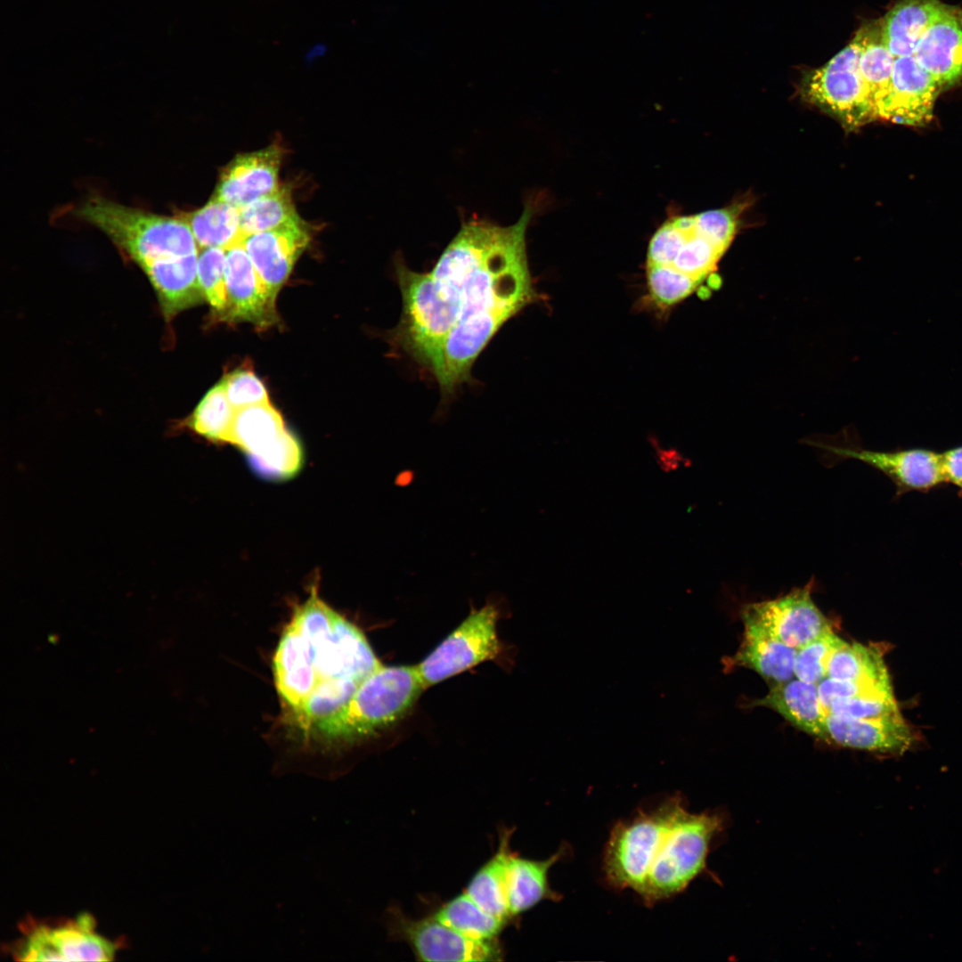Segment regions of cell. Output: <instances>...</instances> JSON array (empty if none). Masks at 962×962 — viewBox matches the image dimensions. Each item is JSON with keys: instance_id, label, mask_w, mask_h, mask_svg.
<instances>
[{"instance_id": "cell-31", "label": "cell", "mask_w": 962, "mask_h": 962, "mask_svg": "<svg viewBox=\"0 0 962 962\" xmlns=\"http://www.w3.org/2000/svg\"><path fill=\"white\" fill-rule=\"evenodd\" d=\"M648 298L660 309L669 308L690 295L701 280L667 265H647Z\"/></svg>"}, {"instance_id": "cell-39", "label": "cell", "mask_w": 962, "mask_h": 962, "mask_svg": "<svg viewBox=\"0 0 962 962\" xmlns=\"http://www.w3.org/2000/svg\"><path fill=\"white\" fill-rule=\"evenodd\" d=\"M735 208L709 210L695 215V228L722 251L730 244L738 225Z\"/></svg>"}, {"instance_id": "cell-33", "label": "cell", "mask_w": 962, "mask_h": 962, "mask_svg": "<svg viewBox=\"0 0 962 962\" xmlns=\"http://www.w3.org/2000/svg\"><path fill=\"white\" fill-rule=\"evenodd\" d=\"M249 459L251 467L262 477L281 479L298 472L302 452L298 439L287 429L270 450Z\"/></svg>"}, {"instance_id": "cell-43", "label": "cell", "mask_w": 962, "mask_h": 962, "mask_svg": "<svg viewBox=\"0 0 962 962\" xmlns=\"http://www.w3.org/2000/svg\"><path fill=\"white\" fill-rule=\"evenodd\" d=\"M960 488L962 489V486Z\"/></svg>"}, {"instance_id": "cell-22", "label": "cell", "mask_w": 962, "mask_h": 962, "mask_svg": "<svg viewBox=\"0 0 962 962\" xmlns=\"http://www.w3.org/2000/svg\"><path fill=\"white\" fill-rule=\"evenodd\" d=\"M512 830H504L496 852L473 876L465 893L482 909L507 921L510 917L507 896V864Z\"/></svg>"}, {"instance_id": "cell-34", "label": "cell", "mask_w": 962, "mask_h": 962, "mask_svg": "<svg viewBox=\"0 0 962 962\" xmlns=\"http://www.w3.org/2000/svg\"><path fill=\"white\" fill-rule=\"evenodd\" d=\"M844 640L836 635L832 627L821 635L797 649L795 676L802 681L818 684L827 677V667L834 649Z\"/></svg>"}, {"instance_id": "cell-11", "label": "cell", "mask_w": 962, "mask_h": 962, "mask_svg": "<svg viewBox=\"0 0 962 962\" xmlns=\"http://www.w3.org/2000/svg\"><path fill=\"white\" fill-rule=\"evenodd\" d=\"M824 740L836 745L877 753L901 754L911 748L917 735L901 712L872 717L852 718L827 713Z\"/></svg>"}, {"instance_id": "cell-23", "label": "cell", "mask_w": 962, "mask_h": 962, "mask_svg": "<svg viewBox=\"0 0 962 962\" xmlns=\"http://www.w3.org/2000/svg\"><path fill=\"white\" fill-rule=\"evenodd\" d=\"M287 431L279 412L271 404H257L235 410L230 443L249 458L270 450Z\"/></svg>"}, {"instance_id": "cell-16", "label": "cell", "mask_w": 962, "mask_h": 962, "mask_svg": "<svg viewBox=\"0 0 962 962\" xmlns=\"http://www.w3.org/2000/svg\"><path fill=\"white\" fill-rule=\"evenodd\" d=\"M941 87L962 78V10L947 5L919 39L913 53Z\"/></svg>"}, {"instance_id": "cell-41", "label": "cell", "mask_w": 962, "mask_h": 962, "mask_svg": "<svg viewBox=\"0 0 962 962\" xmlns=\"http://www.w3.org/2000/svg\"><path fill=\"white\" fill-rule=\"evenodd\" d=\"M942 469L946 483L962 486V445L941 453Z\"/></svg>"}, {"instance_id": "cell-26", "label": "cell", "mask_w": 962, "mask_h": 962, "mask_svg": "<svg viewBox=\"0 0 962 962\" xmlns=\"http://www.w3.org/2000/svg\"><path fill=\"white\" fill-rule=\"evenodd\" d=\"M860 31V70L876 110L889 91L896 57L884 42L881 21L870 23Z\"/></svg>"}, {"instance_id": "cell-17", "label": "cell", "mask_w": 962, "mask_h": 962, "mask_svg": "<svg viewBox=\"0 0 962 962\" xmlns=\"http://www.w3.org/2000/svg\"><path fill=\"white\" fill-rule=\"evenodd\" d=\"M741 616L745 626L742 641L729 664L754 671L770 686L795 678L797 649L782 642L756 620Z\"/></svg>"}, {"instance_id": "cell-6", "label": "cell", "mask_w": 962, "mask_h": 962, "mask_svg": "<svg viewBox=\"0 0 962 962\" xmlns=\"http://www.w3.org/2000/svg\"><path fill=\"white\" fill-rule=\"evenodd\" d=\"M862 34L826 65L807 72L802 79L803 98L831 114L848 129L876 117L874 104L860 70Z\"/></svg>"}, {"instance_id": "cell-18", "label": "cell", "mask_w": 962, "mask_h": 962, "mask_svg": "<svg viewBox=\"0 0 962 962\" xmlns=\"http://www.w3.org/2000/svg\"><path fill=\"white\" fill-rule=\"evenodd\" d=\"M756 705L774 710L797 729L824 740L825 712L816 683L795 677L770 686L767 695L756 701Z\"/></svg>"}, {"instance_id": "cell-3", "label": "cell", "mask_w": 962, "mask_h": 962, "mask_svg": "<svg viewBox=\"0 0 962 962\" xmlns=\"http://www.w3.org/2000/svg\"><path fill=\"white\" fill-rule=\"evenodd\" d=\"M722 828L717 814L689 812L681 796H671L615 825L603 859L606 880L648 906L674 896L705 869Z\"/></svg>"}, {"instance_id": "cell-12", "label": "cell", "mask_w": 962, "mask_h": 962, "mask_svg": "<svg viewBox=\"0 0 962 962\" xmlns=\"http://www.w3.org/2000/svg\"><path fill=\"white\" fill-rule=\"evenodd\" d=\"M939 84L913 55L896 57L891 85L876 114L896 123L924 126L933 118Z\"/></svg>"}, {"instance_id": "cell-13", "label": "cell", "mask_w": 962, "mask_h": 962, "mask_svg": "<svg viewBox=\"0 0 962 962\" xmlns=\"http://www.w3.org/2000/svg\"><path fill=\"white\" fill-rule=\"evenodd\" d=\"M226 307L220 318L264 328L278 321L275 299L240 242L225 249Z\"/></svg>"}, {"instance_id": "cell-4", "label": "cell", "mask_w": 962, "mask_h": 962, "mask_svg": "<svg viewBox=\"0 0 962 962\" xmlns=\"http://www.w3.org/2000/svg\"><path fill=\"white\" fill-rule=\"evenodd\" d=\"M75 215L102 231L148 277L167 319L203 301L197 275L199 247L188 224L102 197Z\"/></svg>"}, {"instance_id": "cell-37", "label": "cell", "mask_w": 962, "mask_h": 962, "mask_svg": "<svg viewBox=\"0 0 962 962\" xmlns=\"http://www.w3.org/2000/svg\"><path fill=\"white\" fill-rule=\"evenodd\" d=\"M686 238V227L682 216L664 222L650 240L647 265L670 266Z\"/></svg>"}, {"instance_id": "cell-40", "label": "cell", "mask_w": 962, "mask_h": 962, "mask_svg": "<svg viewBox=\"0 0 962 962\" xmlns=\"http://www.w3.org/2000/svg\"><path fill=\"white\" fill-rule=\"evenodd\" d=\"M648 442L656 464L662 472L672 474L691 465L690 459L677 447L663 445L655 436H649Z\"/></svg>"}, {"instance_id": "cell-7", "label": "cell", "mask_w": 962, "mask_h": 962, "mask_svg": "<svg viewBox=\"0 0 962 962\" xmlns=\"http://www.w3.org/2000/svg\"><path fill=\"white\" fill-rule=\"evenodd\" d=\"M498 607L490 602L470 614L422 661L415 664L425 689L494 659L501 651Z\"/></svg>"}, {"instance_id": "cell-28", "label": "cell", "mask_w": 962, "mask_h": 962, "mask_svg": "<svg viewBox=\"0 0 962 962\" xmlns=\"http://www.w3.org/2000/svg\"><path fill=\"white\" fill-rule=\"evenodd\" d=\"M301 220L293 205L291 192L286 186L240 209L241 233L244 236L279 228Z\"/></svg>"}, {"instance_id": "cell-24", "label": "cell", "mask_w": 962, "mask_h": 962, "mask_svg": "<svg viewBox=\"0 0 962 962\" xmlns=\"http://www.w3.org/2000/svg\"><path fill=\"white\" fill-rule=\"evenodd\" d=\"M178 216L190 226L199 249H227L243 238L240 209L215 198L195 211Z\"/></svg>"}, {"instance_id": "cell-21", "label": "cell", "mask_w": 962, "mask_h": 962, "mask_svg": "<svg viewBox=\"0 0 962 962\" xmlns=\"http://www.w3.org/2000/svg\"><path fill=\"white\" fill-rule=\"evenodd\" d=\"M94 919L86 913L74 921L50 928L43 925L53 961H110L116 947L94 932Z\"/></svg>"}, {"instance_id": "cell-20", "label": "cell", "mask_w": 962, "mask_h": 962, "mask_svg": "<svg viewBox=\"0 0 962 962\" xmlns=\"http://www.w3.org/2000/svg\"><path fill=\"white\" fill-rule=\"evenodd\" d=\"M940 0H900L883 18V39L895 56L913 55L929 26L942 12Z\"/></svg>"}, {"instance_id": "cell-27", "label": "cell", "mask_w": 962, "mask_h": 962, "mask_svg": "<svg viewBox=\"0 0 962 962\" xmlns=\"http://www.w3.org/2000/svg\"><path fill=\"white\" fill-rule=\"evenodd\" d=\"M433 916L464 936L484 941L495 940L507 922L482 909L465 892L444 903Z\"/></svg>"}, {"instance_id": "cell-10", "label": "cell", "mask_w": 962, "mask_h": 962, "mask_svg": "<svg viewBox=\"0 0 962 962\" xmlns=\"http://www.w3.org/2000/svg\"><path fill=\"white\" fill-rule=\"evenodd\" d=\"M829 452L838 461L854 459L882 472L896 486L897 496L912 492H927L946 483L941 453L924 448L870 451L856 446L811 444Z\"/></svg>"}, {"instance_id": "cell-32", "label": "cell", "mask_w": 962, "mask_h": 962, "mask_svg": "<svg viewBox=\"0 0 962 962\" xmlns=\"http://www.w3.org/2000/svg\"><path fill=\"white\" fill-rule=\"evenodd\" d=\"M198 281L204 299L219 316L226 307L225 249H199L197 262Z\"/></svg>"}, {"instance_id": "cell-9", "label": "cell", "mask_w": 962, "mask_h": 962, "mask_svg": "<svg viewBox=\"0 0 962 962\" xmlns=\"http://www.w3.org/2000/svg\"><path fill=\"white\" fill-rule=\"evenodd\" d=\"M814 585L811 578L806 585L785 595L749 603L741 615L756 620L782 642L799 649L832 627L812 599Z\"/></svg>"}, {"instance_id": "cell-35", "label": "cell", "mask_w": 962, "mask_h": 962, "mask_svg": "<svg viewBox=\"0 0 962 962\" xmlns=\"http://www.w3.org/2000/svg\"><path fill=\"white\" fill-rule=\"evenodd\" d=\"M221 382L230 404L235 410L270 403L264 383L250 369L234 370L227 373Z\"/></svg>"}, {"instance_id": "cell-2", "label": "cell", "mask_w": 962, "mask_h": 962, "mask_svg": "<svg viewBox=\"0 0 962 962\" xmlns=\"http://www.w3.org/2000/svg\"><path fill=\"white\" fill-rule=\"evenodd\" d=\"M381 665L364 633L322 600L314 585L281 633L273 674L287 720L307 733Z\"/></svg>"}, {"instance_id": "cell-30", "label": "cell", "mask_w": 962, "mask_h": 962, "mask_svg": "<svg viewBox=\"0 0 962 962\" xmlns=\"http://www.w3.org/2000/svg\"><path fill=\"white\" fill-rule=\"evenodd\" d=\"M682 219L686 238L670 266L702 281L715 270L723 251L697 232L695 216H682Z\"/></svg>"}, {"instance_id": "cell-8", "label": "cell", "mask_w": 962, "mask_h": 962, "mask_svg": "<svg viewBox=\"0 0 962 962\" xmlns=\"http://www.w3.org/2000/svg\"><path fill=\"white\" fill-rule=\"evenodd\" d=\"M390 933L404 941L421 961L484 962L501 959L495 940H476L458 933L434 916L412 918L397 908L389 911Z\"/></svg>"}, {"instance_id": "cell-5", "label": "cell", "mask_w": 962, "mask_h": 962, "mask_svg": "<svg viewBox=\"0 0 962 962\" xmlns=\"http://www.w3.org/2000/svg\"><path fill=\"white\" fill-rule=\"evenodd\" d=\"M426 689L416 665H381L338 712L312 731L329 739L355 740L391 727L412 709Z\"/></svg>"}, {"instance_id": "cell-42", "label": "cell", "mask_w": 962, "mask_h": 962, "mask_svg": "<svg viewBox=\"0 0 962 962\" xmlns=\"http://www.w3.org/2000/svg\"><path fill=\"white\" fill-rule=\"evenodd\" d=\"M326 52L327 46L322 43H317L306 51L304 57L306 59V61L310 63L319 59L320 57H323Z\"/></svg>"}, {"instance_id": "cell-19", "label": "cell", "mask_w": 962, "mask_h": 962, "mask_svg": "<svg viewBox=\"0 0 962 962\" xmlns=\"http://www.w3.org/2000/svg\"><path fill=\"white\" fill-rule=\"evenodd\" d=\"M561 847L550 858L530 860L510 853L507 864V896L511 917L521 914L543 900L560 899L549 884V870L567 854Z\"/></svg>"}, {"instance_id": "cell-29", "label": "cell", "mask_w": 962, "mask_h": 962, "mask_svg": "<svg viewBox=\"0 0 962 962\" xmlns=\"http://www.w3.org/2000/svg\"><path fill=\"white\" fill-rule=\"evenodd\" d=\"M234 414L235 409L220 381L203 396L186 420V426L208 440L230 443Z\"/></svg>"}, {"instance_id": "cell-25", "label": "cell", "mask_w": 962, "mask_h": 962, "mask_svg": "<svg viewBox=\"0 0 962 962\" xmlns=\"http://www.w3.org/2000/svg\"><path fill=\"white\" fill-rule=\"evenodd\" d=\"M826 678L839 681L890 680L881 648L844 640L832 652Z\"/></svg>"}, {"instance_id": "cell-15", "label": "cell", "mask_w": 962, "mask_h": 962, "mask_svg": "<svg viewBox=\"0 0 962 962\" xmlns=\"http://www.w3.org/2000/svg\"><path fill=\"white\" fill-rule=\"evenodd\" d=\"M281 157L278 144L237 156L222 170L212 198L240 209L274 192Z\"/></svg>"}, {"instance_id": "cell-38", "label": "cell", "mask_w": 962, "mask_h": 962, "mask_svg": "<svg viewBox=\"0 0 962 962\" xmlns=\"http://www.w3.org/2000/svg\"><path fill=\"white\" fill-rule=\"evenodd\" d=\"M817 685L819 701L825 714L830 705L836 700L866 694L893 692L891 680L839 681L825 678Z\"/></svg>"}, {"instance_id": "cell-36", "label": "cell", "mask_w": 962, "mask_h": 962, "mask_svg": "<svg viewBox=\"0 0 962 962\" xmlns=\"http://www.w3.org/2000/svg\"><path fill=\"white\" fill-rule=\"evenodd\" d=\"M893 692L866 694L834 701L827 713L852 718H872L899 712Z\"/></svg>"}, {"instance_id": "cell-14", "label": "cell", "mask_w": 962, "mask_h": 962, "mask_svg": "<svg viewBox=\"0 0 962 962\" xmlns=\"http://www.w3.org/2000/svg\"><path fill=\"white\" fill-rule=\"evenodd\" d=\"M310 241L306 224L291 222L279 228L244 236L240 241L269 293H277Z\"/></svg>"}, {"instance_id": "cell-1", "label": "cell", "mask_w": 962, "mask_h": 962, "mask_svg": "<svg viewBox=\"0 0 962 962\" xmlns=\"http://www.w3.org/2000/svg\"><path fill=\"white\" fill-rule=\"evenodd\" d=\"M534 208L526 201L508 226L478 217L462 222L429 272L395 257L403 307L389 341L428 370L444 395L470 380L503 324L537 298L526 242Z\"/></svg>"}]
</instances>
